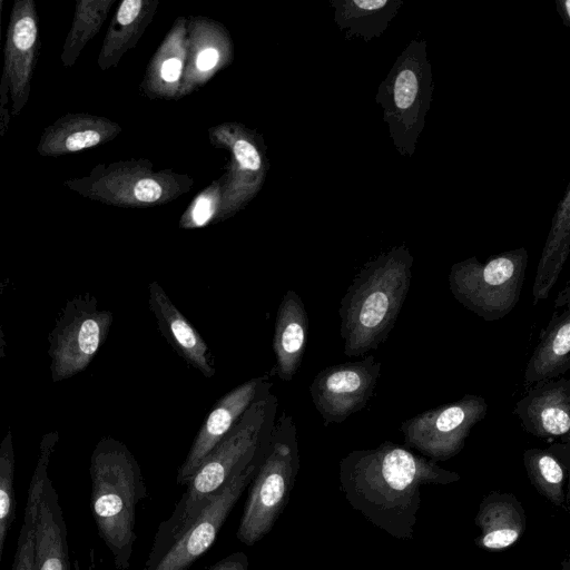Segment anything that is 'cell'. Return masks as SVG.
<instances>
[{
    "mask_svg": "<svg viewBox=\"0 0 570 570\" xmlns=\"http://www.w3.org/2000/svg\"><path fill=\"white\" fill-rule=\"evenodd\" d=\"M570 246V189L566 188L552 219L534 276L533 304L548 298L569 256Z\"/></svg>",
    "mask_w": 570,
    "mask_h": 570,
    "instance_id": "cell-22",
    "label": "cell"
},
{
    "mask_svg": "<svg viewBox=\"0 0 570 570\" xmlns=\"http://www.w3.org/2000/svg\"><path fill=\"white\" fill-rule=\"evenodd\" d=\"M134 196L139 202L153 203L161 196V187L156 180L144 178L135 184Z\"/></svg>",
    "mask_w": 570,
    "mask_h": 570,
    "instance_id": "cell-28",
    "label": "cell"
},
{
    "mask_svg": "<svg viewBox=\"0 0 570 570\" xmlns=\"http://www.w3.org/2000/svg\"><path fill=\"white\" fill-rule=\"evenodd\" d=\"M35 564L36 570H70L63 511L49 478L38 504Z\"/></svg>",
    "mask_w": 570,
    "mask_h": 570,
    "instance_id": "cell-19",
    "label": "cell"
},
{
    "mask_svg": "<svg viewBox=\"0 0 570 570\" xmlns=\"http://www.w3.org/2000/svg\"><path fill=\"white\" fill-rule=\"evenodd\" d=\"M109 2L77 0L70 29L62 45L60 60L63 67H72L88 41L99 30Z\"/></svg>",
    "mask_w": 570,
    "mask_h": 570,
    "instance_id": "cell-25",
    "label": "cell"
},
{
    "mask_svg": "<svg viewBox=\"0 0 570 570\" xmlns=\"http://www.w3.org/2000/svg\"><path fill=\"white\" fill-rule=\"evenodd\" d=\"M380 373L381 363L372 354L320 371L309 392L323 424L342 423L364 409L374 394Z\"/></svg>",
    "mask_w": 570,
    "mask_h": 570,
    "instance_id": "cell-11",
    "label": "cell"
},
{
    "mask_svg": "<svg viewBox=\"0 0 570 570\" xmlns=\"http://www.w3.org/2000/svg\"><path fill=\"white\" fill-rule=\"evenodd\" d=\"M570 442L523 452L527 475L534 489L553 505L568 510L564 483L569 474Z\"/></svg>",
    "mask_w": 570,
    "mask_h": 570,
    "instance_id": "cell-21",
    "label": "cell"
},
{
    "mask_svg": "<svg viewBox=\"0 0 570 570\" xmlns=\"http://www.w3.org/2000/svg\"><path fill=\"white\" fill-rule=\"evenodd\" d=\"M14 452L9 430L0 444V570L7 534L14 517Z\"/></svg>",
    "mask_w": 570,
    "mask_h": 570,
    "instance_id": "cell-26",
    "label": "cell"
},
{
    "mask_svg": "<svg viewBox=\"0 0 570 570\" xmlns=\"http://www.w3.org/2000/svg\"><path fill=\"white\" fill-rule=\"evenodd\" d=\"M234 155L238 164L246 169L257 170L262 161L256 148L246 140H238L234 145Z\"/></svg>",
    "mask_w": 570,
    "mask_h": 570,
    "instance_id": "cell-27",
    "label": "cell"
},
{
    "mask_svg": "<svg viewBox=\"0 0 570 570\" xmlns=\"http://www.w3.org/2000/svg\"><path fill=\"white\" fill-rule=\"evenodd\" d=\"M181 61L178 58H169L161 65L160 75L167 82H175L180 77Z\"/></svg>",
    "mask_w": 570,
    "mask_h": 570,
    "instance_id": "cell-32",
    "label": "cell"
},
{
    "mask_svg": "<svg viewBox=\"0 0 570 570\" xmlns=\"http://www.w3.org/2000/svg\"><path fill=\"white\" fill-rule=\"evenodd\" d=\"M570 370V306L551 315L524 371V386L560 377Z\"/></svg>",
    "mask_w": 570,
    "mask_h": 570,
    "instance_id": "cell-20",
    "label": "cell"
},
{
    "mask_svg": "<svg viewBox=\"0 0 570 570\" xmlns=\"http://www.w3.org/2000/svg\"><path fill=\"white\" fill-rule=\"evenodd\" d=\"M112 135L106 119L86 112H68L47 126L37 145L42 157H60L96 147Z\"/></svg>",
    "mask_w": 570,
    "mask_h": 570,
    "instance_id": "cell-18",
    "label": "cell"
},
{
    "mask_svg": "<svg viewBox=\"0 0 570 570\" xmlns=\"http://www.w3.org/2000/svg\"><path fill=\"white\" fill-rule=\"evenodd\" d=\"M487 412L485 399L475 394L424 411L401 423L405 446L433 461L449 460L463 450L472 428Z\"/></svg>",
    "mask_w": 570,
    "mask_h": 570,
    "instance_id": "cell-10",
    "label": "cell"
},
{
    "mask_svg": "<svg viewBox=\"0 0 570 570\" xmlns=\"http://www.w3.org/2000/svg\"><path fill=\"white\" fill-rule=\"evenodd\" d=\"M57 441L58 433L51 432L46 434L40 443L39 458L28 489L23 522L11 570H36L35 544L38 504L45 481L48 478L49 460Z\"/></svg>",
    "mask_w": 570,
    "mask_h": 570,
    "instance_id": "cell-23",
    "label": "cell"
},
{
    "mask_svg": "<svg viewBox=\"0 0 570 570\" xmlns=\"http://www.w3.org/2000/svg\"><path fill=\"white\" fill-rule=\"evenodd\" d=\"M147 302L159 332L173 350L206 379H213L216 368L210 348L156 281L148 285Z\"/></svg>",
    "mask_w": 570,
    "mask_h": 570,
    "instance_id": "cell-15",
    "label": "cell"
},
{
    "mask_svg": "<svg viewBox=\"0 0 570 570\" xmlns=\"http://www.w3.org/2000/svg\"><path fill=\"white\" fill-rule=\"evenodd\" d=\"M308 316L302 298L295 291L284 294L276 313L272 341L276 364L274 373L291 381L297 373L307 345Z\"/></svg>",
    "mask_w": 570,
    "mask_h": 570,
    "instance_id": "cell-16",
    "label": "cell"
},
{
    "mask_svg": "<svg viewBox=\"0 0 570 570\" xmlns=\"http://www.w3.org/2000/svg\"><path fill=\"white\" fill-rule=\"evenodd\" d=\"M39 17L33 0L12 4L3 45L0 77V137H4L11 118L26 107L40 51Z\"/></svg>",
    "mask_w": 570,
    "mask_h": 570,
    "instance_id": "cell-9",
    "label": "cell"
},
{
    "mask_svg": "<svg viewBox=\"0 0 570 570\" xmlns=\"http://www.w3.org/2000/svg\"><path fill=\"white\" fill-rule=\"evenodd\" d=\"M299 469L297 429L285 411L275 420L269 443L252 480L237 539L254 546L274 527L281 515Z\"/></svg>",
    "mask_w": 570,
    "mask_h": 570,
    "instance_id": "cell-5",
    "label": "cell"
},
{
    "mask_svg": "<svg viewBox=\"0 0 570 570\" xmlns=\"http://www.w3.org/2000/svg\"><path fill=\"white\" fill-rule=\"evenodd\" d=\"M112 313L98 309L96 301H81L76 312L62 320L52 332L51 373L55 382L68 379L87 367L105 342Z\"/></svg>",
    "mask_w": 570,
    "mask_h": 570,
    "instance_id": "cell-12",
    "label": "cell"
},
{
    "mask_svg": "<svg viewBox=\"0 0 570 570\" xmlns=\"http://www.w3.org/2000/svg\"><path fill=\"white\" fill-rule=\"evenodd\" d=\"M413 261L405 245L394 246L355 275L338 307L346 356L364 355L386 340L409 293Z\"/></svg>",
    "mask_w": 570,
    "mask_h": 570,
    "instance_id": "cell-2",
    "label": "cell"
},
{
    "mask_svg": "<svg viewBox=\"0 0 570 570\" xmlns=\"http://www.w3.org/2000/svg\"><path fill=\"white\" fill-rule=\"evenodd\" d=\"M141 6L140 0L122 1L115 16V22L120 26H130L139 16Z\"/></svg>",
    "mask_w": 570,
    "mask_h": 570,
    "instance_id": "cell-29",
    "label": "cell"
},
{
    "mask_svg": "<svg viewBox=\"0 0 570 570\" xmlns=\"http://www.w3.org/2000/svg\"><path fill=\"white\" fill-rule=\"evenodd\" d=\"M528 265L524 247L481 263L475 256L454 263L449 286L454 298L487 322L507 316L520 298Z\"/></svg>",
    "mask_w": 570,
    "mask_h": 570,
    "instance_id": "cell-7",
    "label": "cell"
},
{
    "mask_svg": "<svg viewBox=\"0 0 570 570\" xmlns=\"http://www.w3.org/2000/svg\"><path fill=\"white\" fill-rule=\"evenodd\" d=\"M89 474L98 534L109 549L116 570H127L137 540L136 509L147 498L140 466L122 442L105 438L91 454Z\"/></svg>",
    "mask_w": 570,
    "mask_h": 570,
    "instance_id": "cell-4",
    "label": "cell"
},
{
    "mask_svg": "<svg viewBox=\"0 0 570 570\" xmlns=\"http://www.w3.org/2000/svg\"><path fill=\"white\" fill-rule=\"evenodd\" d=\"M277 407L278 400L268 390L242 414L193 474L173 514L159 524L150 553L187 527L234 473L263 459Z\"/></svg>",
    "mask_w": 570,
    "mask_h": 570,
    "instance_id": "cell-3",
    "label": "cell"
},
{
    "mask_svg": "<svg viewBox=\"0 0 570 570\" xmlns=\"http://www.w3.org/2000/svg\"><path fill=\"white\" fill-rule=\"evenodd\" d=\"M433 92L428 43L413 39L380 83L375 101L382 107L390 137L402 156L412 157L425 126Z\"/></svg>",
    "mask_w": 570,
    "mask_h": 570,
    "instance_id": "cell-6",
    "label": "cell"
},
{
    "mask_svg": "<svg viewBox=\"0 0 570 570\" xmlns=\"http://www.w3.org/2000/svg\"><path fill=\"white\" fill-rule=\"evenodd\" d=\"M218 51L215 48H207L203 50L197 57V68L202 71L213 69L218 61Z\"/></svg>",
    "mask_w": 570,
    "mask_h": 570,
    "instance_id": "cell-33",
    "label": "cell"
},
{
    "mask_svg": "<svg viewBox=\"0 0 570 570\" xmlns=\"http://www.w3.org/2000/svg\"><path fill=\"white\" fill-rule=\"evenodd\" d=\"M560 570H570V564L568 558H566L562 563Z\"/></svg>",
    "mask_w": 570,
    "mask_h": 570,
    "instance_id": "cell-36",
    "label": "cell"
},
{
    "mask_svg": "<svg viewBox=\"0 0 570 570\" xmlns=\"http://www.w3.org/2000/svg\"><path fill=\"white\" fill-rule=\"evenodd\" d=\"M513 413L528 433L541 438H561L569 442L570 379L538 382L528 389Z\"/></svg>",
    "mask_w": 570,
    "mask_h": 570,
    "instance_id": "cell-14",
    "label": "cell"
},
{
    "mask_svg": "<svg viewBox=\"0 0 570 570\" xmlns=\"http://www.w3.org/2000/svg\"><path fill=\"white\" fill-rule=\"evenodd\" d=\"M403 0H347L337 2L341 28H347L346 38L361 37L368 42L387 29L403 6Z\"/></svg>",
    "mask_w": 570,
    "mask_h": 570,
    "instance_id": "cell-24",
    "label": "cell"
},
{
    "mask_svg": "<svg viewBox=\"0 0 570 570\" xmlns=\"http://www.w3.org/2000/svg\"><path fill=\"white\" fill-rule=\"evenodd\" d=\"M341 490L348 504L375 527L397 539H411L421 507V488L450 484L460 474L406 446L384 441L354 450L338 464Z\"/></svg>",
    "mask_w": 570,
    "mask_h": 570,
    "instance_id": "cell-1",
    "label": "cell"
},
{
    "mask_svg": "<svg viewBox=\"0 0 570 570\" xmlns=\"http://www.w3.org/2000/svg\"><path fill=\"white\" fill-rule=\"evenodd\" d=\"M213 204L208 197H199L191 212L193 224L195 226L205 225L213 216Z\"/></svg>",
    "mask_w": 570,
    "mask_h": 570,
    "instance_id": "cell-31",
    "label": "cell"
},
{
    "mask_svg": "<svg viewBox=\"0 0 570 570\" xmlns=\"http://www.w3.org/2000/svg\"><path fill=\"white\" fill-rule=\"evenodd\" d=\"M475 544L487 550H503L514 544L527 528L525 511L512 493L491 491L479 505Z\"/></svg>",
    "mask_w": 570,
    "mask_h": 570,
    "instance_id": "cell-17",
    "label": "cell"
},
{
    "mask_svg": "<svg viewBox=\"0 0 570 570\" xmlns=\"http://www.w3.org/2000/svg\"><path fill=\"white\" fill-rule=\"evenodd\" d=\"M2 10H3V0H0V56H1V50H2V32H1Z\"/></svg>",
    "mask_w": 570,
    "mask_h": 570,
    "instance_id": "cell-35",
    "label": "cell"
},
{
    "mask_svg": "<svg viewBox=\"0 0 570 570\" xmlns=\"http://www.w3.org/2000/svg\"><path fill=\"white\" fill-rule=\"evenodd\" d=\"M248 557L244 552L237 551L218 560L207 570H248Z\"/></svg>",
    "mask_w": 570,
    "mask_h": 570,
    "instance_id": "cell-30",
    "label": "cell"
},
{
    "mask_svg": "<svg viewBox=\"0 0 570 570\" xmlns=\"http://www.w3.org/2000/svg\"><path fill=\"white\" fill-rule=\"evenodd\" d=\"M556 9L562 19L564 27H570V1L569 0H556Z\"/></svg>",
    "mask_w": 570,
    "mask_h": 570,
    "instance_id": "cell-34",
    "label": "cell"
},
{
    "mask_svg": "<svg viewBox=\"0 0 570 570\" xmlns=\"http://www.w3.org/2000/svg\"><path fill=\"white\" fill-rule=\"evenodd\" d=\"M272 386L273 383L268 374L253 377L230 390L215 403L178 469L176 478L178 484L187 485L205 458L228 433L242 414L264 392L272 390Z\"/></svg>",
    "mask_w": 570,
    "mask_h": 570,
    "instance_id": "cell-13",
    "label": "cell"
},
{
    "mask_svg": "<svg viewBox=\"0 0 570 570\" xmlns=\"http://www.w3.org/2000/svg\"><path fill=\"white\" fill-rule=\"evenodd\" d=\"M262 460L234 473L187 527L156 552L149 553L142 570H189L216 541L224 522L250 484Z\"/></svg>",
    "mask_w": 570,
    "mask_h": 570,
    "instance_id": "cell-8",
    "label": "cell"
}]
</instances>
